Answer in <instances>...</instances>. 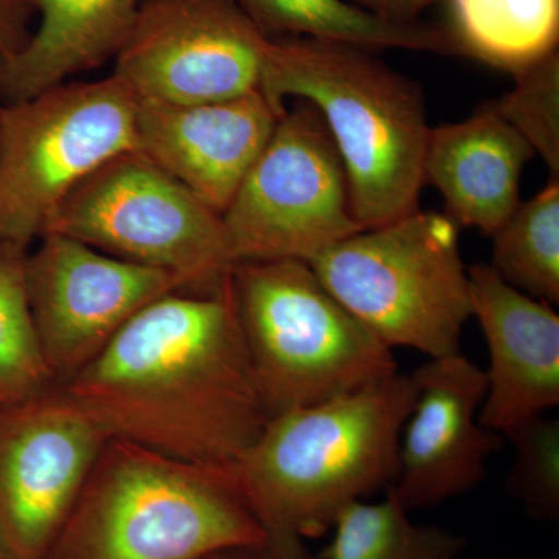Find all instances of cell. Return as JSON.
Returning <instances> with one entry per match:
<instances>
[{"mask_svg":"<svg viewBox=\"0 0 559 559\" xmlns=\"http://www.w3.org/2000/svg\"><path fill=\"white\" fill-rule=\"evenodd\" d=\"M60 389L108 439L212 468L230 469L270 419L229 283L146 305Z\"/></svg>","mask_w":559,"mask_h":559,"instance_id":"6da1fadb","label":"cell"},{"mask_svg":"<svg viewBox=\"0 0 559 559\" xmlns=\"http://www.w3.org/2000/svg\"><path fill=\"white\" fill-rule=\"evenodd\" d=\"M412 374L285 412L231 466L250 509L282 559H316L320 538L348 503L392 487L401 430L414 406Z\"/></svg>","mask_w":559,"mask_h":559,"instance_id":"7a4b0ae2","label":"cell"},{"mask_svg":"<svg viewBox=\"0 0 559 559\" xmlns=\"http://www.w3.org/2000/svg\"><path fill=\"white\" fill-rule=\"evenodd\" d=\"M260 91L278 112L285 98L323 117L347 173L349 205L362 229L418 209L429 121L418 84L373 50L333 40L270 39Z\"/></svg>","mask_w":559,"mask_h":559,"instance_id":"3957f363","label":"cell"},{"mask_svg":"<svg viewBox=\"0 0 559 559\" xmlns=\"http://www.w3.org/2000/svg\"><path fill=\"white\" fill-rule=\"evenodd\" d=\"M267 544L234 471L109 439L44 559H204Z\"/></svg>","mask_w":559,"mask_h":559,"instance_id":"277c9868","label":"cell"},{"mask_svg":"<svg viewBox=\"0 0 559 559\" xmlns=\"http://www.w3.org/2000/svg\"><path fill=\"white\" fill-rule=\"evenodd\" d=\"M229 288L270 418L399 373L393 348L305 261H238Z\"/></svg>","mask_w":559,"mask_h":559,"instance_id":"5b68a950","label":"cell"},{"mask_svg":"<svg viewBox=\"0 0 559 559\" xmlns=\"http://www.w3.org/2000/svg\"><path fill=\"white\" fill-rule=\"evenodd\" d=\"M308 264L390 348L429 359L460 353L473 308L460 227L447 213L414 210L349 235Z\"/></svg>","mask_w":559,"mask_h":559,"instance_id":"8992f818","label":"cell"},{"mask_svg":"<svg viewBox=\"0 0 559 559\" xmlns=\"http://www.w3.org/2000/svg\"><path fill=\"white\" fill-rule=\"evenodd\" d=\"M44 234L66 235L117 259L170 272L189 293H219L235 266L223 216L138 151L91 173L62 201Z\"/></svg>","mask_w":559,"mask_h":559,"instance_id":"52a82bcc","label":"cell"},{"mask_svg":"<svg viewBox=\"0 0 559 559\" xmlns=\"http://www.w3.org/2000/svg\"><path fill=\"white\" fill-rule=\"evenodd\" d=\"M128 151H135V97L117 76L3 105L0 246L28 249L79 183Z\"/></svg>","mask_w":559,"mask_h":559,"instance_id":"ba28073f","label":"cell"},{"mask_svg":"<svg viewBox=\"0 0 559 559\" xmlns=\"http://www.w3.org/2000/svg\"><path fill=\"white\" fill-rule=\"evenodd\" d=\"M235 263L299 260L362 230L348 180L323 117L301 100L280 116L270 142L224 210Z\"/></svg>","mask_w":559,"mask_h":559,"instance_id":"9c48e42d","label":"cell"},{"mask_svg":"<svg viewBox=\"0 0 559 559\" xmlns=\"http://www.w3.org/2000/svg\"><path fill=\"white\" fill-rule=\"evenodd\" d=\"M270 39L235 0H143L112 75L145 100H229L260 90Z\"/></svg>","mask_w":559,"mask_h":559,"instance_id":"30bf717a","label":"cell"},{"mask_svg":"<svg viewBox=\"0 0 559 559\" xmlns=\"http://www.w3.org/2000/svg\"><path fill=\"white\" fill-rule=\"evenodd\" d=\"M25 290L44 356L58 385L97 358L154 300L187 290L182 280L117 259L60 234L27 252Z\"/></svg>","mask_w":559,"mask_h":559,"instance_id":"8fae6325","label":"cell"},{"mask_svg":"<svg viewBox=\"0 0 559 559\" xmlns=\"http://www.w3.org/2000/svg\"><path fill=\"white\" fill-rule=\"evenodd\" d=\"M108 437L60 385L0 406V540L44 559Z\"/></svg>","mask_w":559,"mask_h":559,"instance_id":"7c38bea8","label":"cell"},{"mask_svg":"<svg viewBox=\"0 0 559 559\" xmlns=\"http://www.w3.org/2000/svg\"><path fill=\"white\" fill-rule=\"evenodd\" d=\"M412 378L417 395L401 430L399 477L392 485L407 511L479 487L488 459L506 444L502 433L480 423L487 377L462 352L430 358Z\"/></svg>","mask_w":559,"mask_h":559,"instance_id":"4fadbf2b","label":"cell"},{"mask_svg":"<svg viewBox=\"0 0 559 559\" xmlns=\"http://www.w3.org/2000/svg\"><path fill=\"white\" fill-rule=\"evenodd\" d=\"M282 114L260 90L200 105L135 98V151L223 215Z\"/></svg>","mask_w":559,"mask_h":559,"instance_id":"5bb4252c","label":"cell"},{"mask_svg":"<svg viewBox=\"0 0 559 559\" xmlns=\"http://www.w3.org/2000/svg\"><path fill=\"white\" fill-rule=\"evenodd\" d=\"M473 318L487 341V395L480 423L506 433L559 404V316L513 288L489 264L468 270Z\"/></svg>","mask_w":559,"mask_h":559,"instance_id":"9a60e30c","label":"cell"},{"mask_svg":"<svg viewBox=\"0 0 559 559\" xmlns=\"http://www.w3.org/2000/svg\"><path fill=\"white\" fill-rule=\"evenodd\" d=\"M535 150L485 103L469 119L430 128L425 182L440 191L459 227L492 237L520 207V182Z\"/></svg>","mask_w":559,"mask_h":559,"instance_id":"2e32d148","label":"cell"},{"mask_svg":"<svg viewBox=\"0 0 559 559\" xmlns=\"http://www.w3.org/2000/svg\"><path fill=\"white\" fill-rule=\"evenodd\" d=\"M143 0H31L38 27L27 46L0 62V100L27 102L70 76L114 60Z\"/></svg>","mask_w":559,"mask_h":559,"instance_id":"e0dca14e","label":"cell"},{"mask_svg":"<svg viewBox=\"0 0 559 559\" xmlns=\"http://www.w3.org/2000/svg\"><path fill=\"white\" fill-rule=\"evenodd\" d=\"M267 38L290 35L349 44L367 50L403 49L455 53L447 31L395 24L347 0H235Z\"/></svg>","mask_w":559,"mask_h":559,"instance_id":"ac0fdd59","label":"cell"},{"mask_svg":"<svg viewBox=\"0 0 559 559\" xmlns=\"http://www.w3.org/2000/svg\"><path fill=\"white\" fill-rule=\"evenodd\" d=\"M455 53L518 73L558 50L559 0H448Z\"/></svg>","mask_w":559,"mask_h":559,"instance_id":"d6986e66","label":"cell"},{"mask_svg":"<svg viewBox=\"0 0 559 559\" xmlns=\"http://www.w3.org/2000/svg\"><path fill=\"white\" fill-rule=\"evenodd\" d=\"M392 487L381 502L356 500L333 522V538L319 559H459L466 536L415 524Z\"/></svg>","mask_w":559,"mask_h":559,"instance_id":"ffe728a7","label":"cell"},{"mask_svg":"<svg viewBox=\"0 0 559 559\" xmlns=\"http://www.w3.org/2000/svg\"><path fill=\"white\" fill-rule=\"evenodd\" d=\"M492 267L513 288L557 305L559 301V182L551 180L495 235Z\"/></svg>","mask_w":559,"mask_h":559,"instance_id":"44dd1931","label":"cell"},{"mask_svg":"<svg viewBox=\"0 0 559 559\" xmlns=\"http://www.w3.org/2000/svg\"><path fill=\"white\" fill-rule=\"evenodd\" d=\"M27 252L17 246H0V406L35 399L58 385L28 307Z\"/></svg>","mask_w":559,"mask_h":559,"instance_id":"7402d4cb","label":"cell"},{"mask_svg":"<svg viewBox=\"0 0 559 559\" xmlns=\"http://www.w3.org/2000/svg\"><path fill=\"white\" fill-rule=\"evenodd\" d=\"M513 447L507 489L539 522L559 518V423L547 415L503 433Z\"/></svg>","mask_w":559,"mask_h":559,"instance_id":"603a6c76","label":"cell"},{"mask_svg":"<svg viewBox=\"0 0 559 559\" xmlns=\"http://www.w3.org/2000/svg\"><path fill=\"white\" fill-rule=\"evenodd\" d=\"M516 86L489 102L530 146L540 154L551 175L559 173V53L558 50L521 72Z\"/></svg>","mask_w":559,"mask_h":559,"instance_id":"cb8c5ba5","label":"cell"},{"mask_svg":"<svg viewBox=\"0 0 559 559\" xmlns=\"http://www.w3.org/2000/svg\"><path fill=\"white\" fill-rule=\"evenodd\" d=\"M31 0H0V61L20 53L32 38Z\"/></svg>","mask_w":559,"mask_h":559,"instance_id":"d4e9b609","label":"cell"},{"mask_svg":"<svg viewBox=\"0 0 559 559\" xmlns=\"http://www.w3.org/2000/svg\"><path fill=\"white\" fill-rule=\"evenodd\" d=\"M352 5L395 24H417L423 10L441 0H347Z\"/></svg>","mask_w":559,"mask_h":559,"instance_id":"484cf974","label":"cell"},{"mask_svg":"<svg viewBox=\"0 0 559 559\" xmlns=\"http://www.w3.org/2000/svg\"><path fill=\"white\" fill-rule=\"evenodd\" d=\"M204 559H282L272 550L270 544H255V546L231 547V549L216 551Z\"/></svg>","mask_w":559,"mask_h":559,"instance_id":"4316f807","label":"cell"},{"mask_svg":"<svg viewBox=\"0 0 559 559\" xmlns=\"http://www.w3.org/2000/svg\"><path fill=\"white\" fill-rule=\"evenodd\" d=\"M0 559H13L10 557L9 551L3 547L2 540H0Z\"/></svg>","mask_w":559,"mask_h":559,"instance_id":"83f0119b","label":"cell"},{"mask_svg":"<svg viewBox=\"0 0 559 559\" xmlns=\"http://www.w3.org/2000/svg\"><path fill=\"white\" fill-rule=\"evenodd\" d=\"M0 62H2V61H0ZM2 108H3V103H2V100H0V116H2Z\"/></svg>","mask_w":559,"mask_h":559,"instance_id":"f1b7e54d","label":"cell"}]
</instances>
